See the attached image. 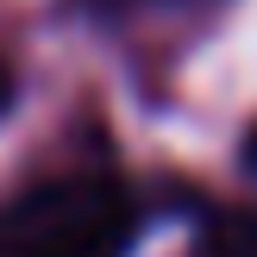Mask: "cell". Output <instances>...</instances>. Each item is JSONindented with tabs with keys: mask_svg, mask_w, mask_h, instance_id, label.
Masks as SVG:
<instances>
[{
	"mask_svg": "<svg viewBox=\"0 0 257 257\" xmlns=\"http://www.w3.org/2000/svg\"><path fill=\"white\" fill-rule=\"evenodd\" d=\"M138 201L113 176H50L0 207V257H125Z\"/></svg>",
	"mask_w": 257,
	"mask_h": 257,
	"instance_id": "cell-1",
	"label": "cell"
},
{
	"mask_svg": "<svg viewBox=\"0 0 257 257\" xmlns=\"http://www.w3.org/2000/svg\"><path fill=\"white\" fill-rule=\"evenodd\" d=\"M188 257H257V213H251V207L213 213V220L195 232Z\"/></svg>",
	"mask_w": 257,
	"mask_h": 257,
	"instance_id": "cell-2",
	"label": "cell"
},
{
	"mask_svg": "<svg viewBox=\"0 0 257 257\" xmlns=\"http://www.w3.org/2000/svg\"><path fill=\"white\" fill-rule=\"evenodd\" d=\"M13 107V69H7V57H0V113Z\"/></svg>",
	"mask_w": 257,
	"mask_h": 257,
	"instance_id": "cell-3",
	"label": "cell"
},
{
	"mask_svg": "<svg viewBox=\"0 0 257 257\" xmlns=\"http://www.w3.org/2000/svg\"><path fill=\"white\" fill-rule=\"evenodd\" d=\"M245 163H251V170H257V132L245 138Z\"/></svg>",
	"mask_w": 257,
	"mask_h": 257,
	"instance_id": "cell-4",
	"label": "cell"
},
{
	"mask_svg": "<svg viewBox=\"0 0 257 257\" xmlns=\"http://www.w3.org/2000/svg\"><path fill=\"white\" fill-rule=\"evenodd\" d=\"M113 7H119V0H113Z\"/></svg>",
	"mask_w": 257,
	"mask_h": 257,
	"instance_id": "cell-5",
	"label": "cell"
}]
</instances>
